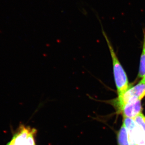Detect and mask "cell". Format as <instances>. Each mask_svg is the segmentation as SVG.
<instances>
[{"mask_svg":"<svg viewBox=\"0 0 145 145\" xmlns=\"http://www.w3.org/2000/svg\"><path fill=\"white\" fill-rule=\"evenodd\" d=\"M37 133L36 129L21 124L6 145H36Z\"/></svg>","mask_w":145,"mask_h":145,"instance_id":"2","label":"cell"},{"mask_svg":"<svg viewBox=\"0 0 145 145\" xmlns=\"http://www.w3.org/2000/svg\"><path fill=\"white\" fill-rule=\"evenodd\" d=\"M135 123L142 129L145 132V116L142 113L133 118Z\"/></svg>","mask_w":145,"mask_h":145,"instance_id":"9","label":"cell"},{"mask_svg":"<svg viewBox=\"0 0 145 145\" xmlns=\"http://www.w3.org/2000/svg\"><path fill=\"white\" fill-rule=\"evenodd\" d=\"M103 33L106 40L110 52L112 60V65H113V74L115 84L117 87L118 98L121 97L126 91L129 88L128 80L126 73L124 70L123 67L120 63L115 53L113 47L112 45L110 42L109 40L103 29Z\"/></svg>","mask_w":145,"mask_h":145,"instance_id":"1","label":"cell"},{"mask_svg":"<svg viewBox=\"0 0 145 145\" xmlns=\"http://www.w3.org/2000/svg\"><path fill=\"white\" fill-rule=\"evenodd\" d=\"M127 131L131 130L136 125L135 121L132 118L124 117L123 124Z\"/></svg>","mask_w":145,"mask_h":145,"instance_id":"8","label":"cell"},{"mask_svg":"<svg viewBox=\"0 0 145 145\" xmlns=\"http://www.w3.org/2000/svg\"><path fill=\"white\" fill-rule=\"evenodd\" d=\"M145 96V83L141 81L136 86L129 88L124 94L117 99V106L119 110L129 101L140 99L142 100Z\"/></svg>","mask_w":145,"mask_h":145,"instance_id":"3","label":"cell"},{"mask_svg":"<svg viewBox=\"0 0 145 145\" xmlns=\"http://www.w3.org/2000/svg\"><path fill=\"white\" fill-rule=\"evenodd\" d=\"M141 101L140 99H136L129 101L120 110L124 117L133 119L141 113L142 106Z\"/></svg>","mask_w":145,"mask_h":145,"instance_id":"4","label":"cell"},{"mask_svg":"<svg viewBox=\"0 0 145 145\" xmlns=\"http://www.w3.org/2000/svg\"><path fill=\"white\" fill-rule=\"evenodd\" d=\"M144 38L142 52L140 58V68L138 76L143 78L145 76V29H144Z\"/></svg>","mask_w":145,"mask_h":145,"instance_id":"7","label":"cell"},{"mask_svg":"<svg viewBox=\"0 0 145 145\" xmlns=\"http://www.w3.org/2000/svg\"><path fill=\"white\" fill-rule=\"evenodd\" d=\"M118 143L119 145H129L128 132L123 125L118 133Z\"/></svg>","mask_w":145,"mask_h":145,"instance_id":"6","label":"cell"},{"mask_svg":"<svg viewBox=\"0 0 145 145\" xmlns=\"http://www.w3.org/2000/svg\"><path fill=\"white\" fill-rule=\"evenodd\" d=\"M129 135L131 137L136 145H145V132L136 124L134 128L128 131Z\"/></svg>","mask_w":145,"mask_h":145,"instance_id":"5","label":"cell"},{"mask_svg":"<svg viewBox=\"0 0 145 145\" xmlns=\"http://www.w3.org/2000/svg\"><path fill=\"white\" fill-rule=\"evenodd\" d=\"M141 81H142L143 82L145 83V76L143 78V79H142V80Z\"/></svg>","mask_w":145,"mask_h":145,"instance_id":"10","label":"cell"}]
</instances>
